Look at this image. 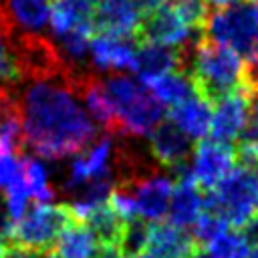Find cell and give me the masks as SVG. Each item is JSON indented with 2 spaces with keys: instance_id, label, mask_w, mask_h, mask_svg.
<instances>
[{
  "instance_id": "cell-1",
  "label": "cell",
  "mask_w": 258,
  "mask_h": 258,
  "mask_svg": "<svg viewBox=\"0 0 258 258\" xmlns=\"http://www.w3.org/2000/svg\"><path fill=\"white\" fill-rule=\"evenodd\" d=\"M77 79H36L20 95L24 145L46 159L85 151L97 127L77 101Z\"/></svg>"
},
{
  "instance_id": "cell-2",
  "label": "cell",
  "mask_w": 258,
  "mask_h": 258,
  "mask_svg": "<svg viewBox=\"0 0 258 258\" xmlns=\"http://www.w3.org/2000/svg\"><path fill=\"white\" fill-rule=\"evenodd\" d=\"M187 62L198 93L210 103L248 87V62L234 48L202 38L187 52Z\"/></svg>"
},
{
  "instance_id": "cell-3",
  "label": "cell",
  "mask_w": 258,
  "mask_h": 258,
  "mask_svg": "<svg viewBox=\"0 0 258 258\" xmlns=\"http://www.w3.org/2000/svg\"><path fill=\"white\" fill-rule=\"evenodd\" d=\"M117 111L121 137H149L163 119V103L141 83L115 75L105 81Z\"/></svg>"
},
{
  "instance_id": "cell-4",
  "label": "cell",
  "mask_w": 258,
  "mask_h": 258,
  "mask_svg": "<svg viewBox=\"0 0 258 258\" xmlns=\"http://www.w3.org/2000/svg\"><path fill=\"white\" fill-rule=\"evenodd\" d=\"M206 210L218 214L234 228H244L258 214V171L236 165L206 194Z\"/></svg>"
},
{
  "instance_id": "cell-5",
  "label": "cell",
  "mask_w": 258,
  "mask_h": 258,
  "mask_svg": "<svg viewBox=\"0 0 258 258\" xmlns=\"http://www.w3.org/2000/svg\"><path fill=\"white\" fill-rule=\"evenodd\" d=\"M204 38L234 48L244 58H252L258 50V6L242 0L214 10L204 22Z\"/></svg>"
},
{
  "instance_id": "cell-6",
  "label": "cell",
  "mask_w": 258,
  "mask_h": 258,
  "mask_svg": "<svg viewBox=\"0 0 258 258\" xmlns=\"http://www.w3.org/2000/svg\"><path fill=\"white\" fill-rule=\"evenodd\" d=\"M71 222H75V216L69 206L36 202L10 226L6 240L28 250H50Z\"/></svg>"
},
{
  "instance_id": "cell-7",
  "label": "cell",
  "mask_w": 258,
  "mask_h": 258,
  "mask_svg": "<svg viewBox=\"0 0 258 258\" xmlns=\"http://www.w3.org/2000/svg\"><path fill=\"white\" fill-rule=\"evenodd\" d=\"M137 38L167 44V46L189 52L204 38V30H196L187 26L183 18L175 12V8L171 4H165L159 10L143 16V24Z\"/></svg>"
},
{
  "instance_id": "cell-8",
  "label": "cell",
  "mask_w": 258,
  "mask_h": 258,
  "mask_svg": "<svg viewBox=\"0 0 258 258\" xmlns=\"http://www.w3.org/2000/svg\"><path fill=\"white\" fill-rule=\"evenodd\" d=\"M238 165L236 147L218 139H200L191 151L189 173L202 189H214Z\"/></svg>"
},
{
  "instance_id": "cell-9",
  "label": "cell",
  "mask_w": 258,
  "mask_h": 258,
  "mask_svg": "<svg viewBox=\"0 0 258 258\" xmlns=\"http://www.w3.org/2000/svg\"><path fill=\"white\" fill-rule=\"evenodd\" d=\"M115 153L117 151H115V143H113L111 135L97 139L91 147L81 151V155L71 163L69 175L64 179V189L85 187L87 183H91L95 179L115 175L111 171L113 161H115Z\"/></svg>"
},
{
  "instance_id": "cell-10",
  "label": "cell",
  "mask_w": 258,
  "mask_h": 258,
  "mask_svg": "<svg viewBox=\"0 0 258 258\" xmlns=\"http://www.w3.org/2000/svg\"><path fill=\"white\" fill-rule=\"evenodd\" d=\"M123 185H127L135 198L139 218L147 222H159L167 216L173 194V181L169 177L149 173L139 175L131 181H123Z\"/></svg>"
},
{
  "instance_id": "cell-11",
  "label": "cell",
  "mask_w": 258,
  "mask_h": 258,
  "mask_svg": "<svg viewBox=\"0 0 258 258\" xmlns=\"http://www.w3.org/2000/svg\"><path fill=\"white\" fill-rule=\"evenodd\" d=\"M173 171L177 173V183L173 185L167 218L179 228H191L196 220L206 212V194H202L200 185L194 181L187 163Z\"/></svg>"
},
{
  "instance_id": "cell-12",
  "label": "cell",
  "mask_w": 258,
  "mask_h": 258,
  "mask_svg": "<svg viewBox=\"0 0 258 258\" xmlns=\"http://www.w3.org/2000/svg\"><path fill=\"white\" fill-rule=\"evenodd\" d=\"M187 64V52L167 46V44H159V42H151V40H141V44L137 46L135 52V64H133V73L139 77L141 83L153 81L161 75H167L171 71L183 69Z\"/></svg>"
},
{
  "instance_id": "cell-13",
  "label": "cell",
  "mask_w": 258,
  "mask_h": 258,
  "mask_svg": "<svg viewBox=\"0 0 258 258\" xmlns=\"http://www.w3.org/2000/svg\"><path fill=\"white\" fill-rule=\"evenodd\" d=\"M246 119H248V87L244 91L222 97L220 101L214 103L212 125H210L212 139L232 145L234 141H238L246 125Z\"/></svg>"
},
{
  "instance_id": "cell-14",
  "label": "cell",
  "mask_w": 258,
  "mask_h": 258,
  "mask_svg": "<svg viewBox=\"0 0 258 258\" xmlns=\"http://www.w3.org/2000/svg\"><path fill=\"white\" fill-rule=\"evenodd\" d=\"M135 44L131 36H117L109 32H99L91 38V60L99 71H133L135 64Z\"/></svg>"
},
{
  "instance_id": "cell-15",
  "label": "cell",
  "mask_w": 258,
  "mask_h": 258,
  "mask_svg": "<svg viewBox=\"0 0 258 258\" xmlns=\"http://www.w3.org/2000/svg\"><path fill=\"white\" fill-rule=\"evenodd\" d=\"M143 24V12L137 0H107L95 6V28L117 36H137Z\"/></svg>"
},
{
  "instance_id": "cell-16",
  "label": "cell",
  "mask_w": 258,
  "mask_h": 258,
  "mask_svg": "<svg viewBox=\"0 0 258 258\" xmlns=\"http://www.w3.org/2000/svg\"><path fill=\"white\" fill-rule=\"evenodd\" d=\"M149 145L153 157L171 169L187 163V155L191 153V137L185 135L171 119L161 121L153 133L149 135Z\"/></svg>"
},
{
  "instance_id": "cell-17",
  "label": "cell",
  "mask_w": 258,
  "mask_h": 258,
  "mask_svg": "<svg viewBox=\"0 0 258 258\" xmlns=\"http://www.w3.org/2000/svg\"><path fill=\"white\" fill-rule=\"evenodd\" d=\"M48 24L54 38L77 30H95V6L91 0H54Z\"/></svg>"
},
{
  "instance_id": "cell-18",
  "label": "cell",
  "mask_w": 258,
  "mask_h": 258,
  "mask_svg": "<svg viewBox=\"0 0 258 258\" xmlns=\"http://www.w3.org/2000/svg\"><path fill=\"white\" fill-rule=\"evenodd\" d=\"M196 248L191 234L171 222H155L149 228L147 252L155 258H189Z\"/></svg>"
},
{
  "instance_id": "cell-19",
  "label": "cell",
  "mask_w": 258,
  "mask_h": 258,
  "mask_svg": "<svg viewBox=\"0 0 258 258\" xmlns=\"http://www.w3.org/2000/svg\"><path fill=\"white\" fill-rule=\"evenodd\" d=\"M10 30L40 32L50 20V0H0Z\"/></svg>"
},
{
  "instance_id": "cell-20",
  "label": "cell",
  "mask_w": 258,
  "mask_h": 258,
  "mask_svg": "<svg viewBox=\"0 0 258 258\" xmlns=\"http://www.w3.org/2000/svg\"><path fill=\"white\" fill-rule=\"evenodd\" d=\"M212 103L200 93L169 109V119L191 139H204L212 125Z\"/></svg>"
},
{
  "instance_id": "cell-21",
  "label": "cell",
  "mask_w": 258,
  "mask_h": 258,
  "mask_svg": "<svg viewBox=\"0 0 258 258\" xmlns=\"http://www.w3.org/2000/svg\"><path fill=\"white\" fill-rule=\"evenodd\" d=\"M101 244L85 222H71L54 242L58 258H95Z\"/></svg>"
},
{
  "instance_id": "cell-22",
  "label": "cell",
  "mask_w": 258,
  "mask_h": 258,
  "mask_svg": "<svg viewBox=\"0 0 258 258\" xmlns=\"http://www.w3.org/2000/svg\"><path fill=\"white\" fill-rule=\"evenodd\" d=\"M143 85L169 109L179 105V103H183V101H187L189 97H194L198 93L194 77L185 69L171 71V73L161 75V77H157L153 81H147Z\"/></svg>"
},
{
  "instance_id": "cell-23",
  "label": "cell",
  "mask_w": 258,
  "mask_h": 258,
  "mask_svg": "<svg viewBox=\"0 0 258 258\" xmlns=\"http://www.w3.org/2000/svg\"><path fill=\"white\" fill-rule=\"evenodd\" d=\"M85 224L93 230V234L97 236L101 246H117L119 248V242H121V236H123L127 222L107 202V204L99 206L97 210H93L87 216Z\"/></svg>"
},
{
  "instance_id": "cell-24",
  "label": "cell",
  "mask_w": 258,
  "mask_h": 258,
  "mask_svg": "<svg viewBox=\"0 0 258 258\" xmlns=\"http://www.w3.org/2000/svg\"><path fill=\"white\" fill-rule=\"evenodd\" d=\"M22 181L36 202H52L54 189L50 187L48 173L36 157H22Z\"/></svg>"
},
{
  "instance_id": "cell-25",
  "label": "cell",
  "mask_w": 258,
  "mask_h": 258,
  "mask_svg": "<svg viewBox=\"0 0 258 258\" xmlns=\"http://www.w3.org/2000/svg\"><path fill=\"white\" fill-rule=\"evenodd\" d=\"M208 250L216 258H250L252 244L244 236V232L238 230H224L210 246Z\"/></svg>"
},
{
  "instance_id": "cell-26",
  "label": "cell",
  "mask_w": 258,
  "mask_h": 258,
  "mask_svg": "<svg viewBox=\"0 0 258 258\" xmlns=\"http://www.w3.org/2000/svg\"><path fill=\"white\" fill-rule=\"evenodd\" d=\"M149 228L151 226H147V220H143V218H135L125 224V230H123V236L119 242V250H121L123 258H133L147 250Z\"/></svg>"
},
{
  "instance_id": "cell-27",
  "label": "cell",
  "mask_w": 258,
  "mask_h": 258,
  "mask_svg": "<svg viewBox=\"0 0 258 258\" xmlns=\"http://www.w3.org/2000/svg\"><path fill=\"white\" fill-rule=\"evenodd\" d=\"M226 226H228V224H226L218 214L206 210V212L196 220V224L191 226V238H194L196 246H210V244L226 230Z\"/></svg>"
},
{
  "instance_id": "cell-28",
  "label": "cell",
  "mask_w": 258,
  "mask_h": 258,
  "mask_svg": "<svg viewBox=\"0 0 258 258\" xmlns=\"http://www.w3.org/2000/svg\"><path fill=\"white\" fill-rule=\"evenodd\" d=\"M175 12L183 18V22L196 30H204V22L208 18V2L206 0H171Z\"/></svg>"
},
{
  "instance_id": "cell-29",
  "label": "cell",
  "mask_w": 258,
  "mask_h": 258,
  "mask_svg": "<svg viewBox=\"0 0 258 258\" xmlns=\"http://www.w3.org/2000/svg\"><path fill=\"white\" fill-rule=\"evenodd\" d=\"M0 81L10 83V85L20 81L18 62H16L14 50H12L10 40H8V30L4 26H0Z\"/></svg>"
},
{
  "instance_id": "cell-30",
  "label": "cell",
  "mask_w": 258,
  "mask_h": 258,
  "mask_svg": "<svg viewBox=\"0 0 258 258\" xmlns=\"http://www.w3.org/2000/svg\"><path fill=\"white\" fill-rule=\"evenodd\" d=\"M18 153L20 151L0 149V189L22 181V157H18Z\"/></svg>"
},
{
  "instance_id": "cell-31",
  "label": "cell",
  "mask_w": 258,
  "mask_h": 258,
  "mask_svg": "<svg viewBox=\"0 0 258 258\" xmlns=\"http://www.w3.org/2000/svg\"><path fill=\"white\" fill-rule=\"evenodd\" d=\"M242 232H244V236L248 238V242H250L252 246H258V214L242 228Z\"/></svg>"
},
{
  "instance_id": "cell-32",
  "label": "cell",
  "mask_w": 258,
  "mask_h": 258,
  "mask_svg": "<svg viewBox=\"0 0 258 258\" xmlns=\"http://www.w3.org/2000/svg\"><path fill=\"white\" fill-rule=\"evenodd\" d=\"M10 216H8V210H6V202H2L0 198V236L2 238H8V232H10Z\"/></svg>"
},
{
  "instance_id": "cell-33",
  "label": "cell",
  "mask_w": 258,
  "mask_h": 258,
  "mask_svg": "<svg viewBox=\"0 0 258 258\" xmlns=\"http://www.w3.org/2000/svg\"><path fill=\"white\" fill-rule=\"evenodd\" d=\"M248 87L258 91V58L248 60Z\"/></svg>"
},
{
  "instance_id": "cell-34",
  "label": "cell",
  "mask_w": 258,
  "mask_h": 258,
  "mask_svg": "<svg viewBox=\"0 0 258 258\" xmlns=\"http://www.w3.org/2000/svg\"><path fill=\"white\" fill-rule=\"evenodd\" d=\"M206 2H208V6H212L214 10H218V8L234 6V4H238V2H242V0H206Z\"/></svg>"
},
{
  "instance_id": "cell-35",
  "label": "cell",
  "mask_w": 258,
  "mask_h": 258,
  "mask_svg": "<svg viewBox=\"0 0 258 258\" xmlns=\"http://www.w3.org/2000/svg\"><path fill=\"white\" fill-rule=\"evenodd\" d=\"M189 258H216V256H214L210 250H204V248H200V246H198V248L191 252V256H189Z\"/></svg>"
},
{
  "instance_id": "cell-36",
  "label": "cell",
  "mask_w": 258,
  "mask_h": 258,
  "mask_svg": "<svg viewBox=\"0 0 258 258\" xmlns=\"http://www.w3.org/2000/svg\"><path fill=\"white\" fill-rule=\"evenodd\" d=\"M32 258H58V256L52 250H34L32 252Z\"/></svg>"
},
{
  "instance_id": "cell-37",
  "label": "cell",
  "mask_w": 258,
  "mask_h": 258,
  "mask_svg": "<svg viewBox=\"0 0 258 258\" xmlns=\"http://www.w3.org/2000/svg\"><path fill=\"white\" fill-rule=\"evenodd\" d=\"M6 248H8V246L4 244V238L0 236V258H4V254H6Z\"/></svg>"
},
{
  "instance_id": "cell-38",
  "label": "cell",
  "mask_w": 258,
  "mask_h": 258,
  "mask_svg": "<svg viewBox=\"0 0 258 258\" xmlns=\"http://www.w3.org/2000/svg\"><path fill=\"white\" fill-rule=\"evenodd\" d=\"M133 258H155V256H153L151 252L145 250V252H141V254H137V256H133Z\"/></svg>"
},
{
  "instance_id": "cell-39",
  "label": "cell",
  "mask_w": 258,
  "mask_h": 258,
  "mask_svg": "<svg viewBox=\"0 0 258 258\" xmlns=\"http://www.w3.org/2000/svg\"><path fill=\"white\" fill-rule=\"evenodd\" d=\"M250 258H258V246H252V252H250Z\"/></svg>"
},
{
  "instance_id": "cell-40",
  "label": "cell",
  "mask_w": 258,
  "mask_h": 258,
  "mask_svg": "<svg viewBox=\"0 0 258 258\" xmlns=\"http://www.w3.org/2000/svg\"><path fill=\"white\" fill-rule=\"evenodd\" d=\"M93 4H101V2H107V0H91Z\"/></svg>"
},
{
  "instance_id": "cell-41",
  "label": "cell",
  "mask_w": 258,
  "mask_h": 258,
  "mask_svg": "<svg viewBox=\"0 0 258 258\" xmlns=\"http://www.w3.org/2000/svg\"><path fill=\"white\" fill-rule=\"evenodd\" d=\"M256 2H258V0H256Z\"/></svg>"
}]
</instances>
